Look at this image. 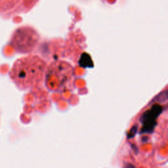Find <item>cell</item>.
I'll use <instances>...</instances> for the list:
<instances>
[{"label":"cell","mask_w":168,"mask_h":168,"mask_svg":"<svg viewBox=\"0 0 168 168\" xmlns=\"http://www.w3.org/2000/svg\"><path fill=\"white\" fill-rule=\"evenodd\" d=\"M162 107L159 106H153L151 110H149L142 116V121L143 127L141 130L142 133L150 132L153 130L154 127L156 124V118L161 113ZM141 131V132H142Z\"/></svg>","instance_id":"obj_1"},{"label":"cell","mask_w":168,"mask_h":168,"mask_svg":"<svg viewBox=\"0 0 168 168\" xmlns=\"http://www.w3.org/2000/svg\"><path fill=\"white\" fill-rule=\"evenodd\" d=\"M125 168H135V166H133V165L129 164L126 165V166L125 167Z\"/></svg>","instance_id":"obj_2"}]
</instances>
